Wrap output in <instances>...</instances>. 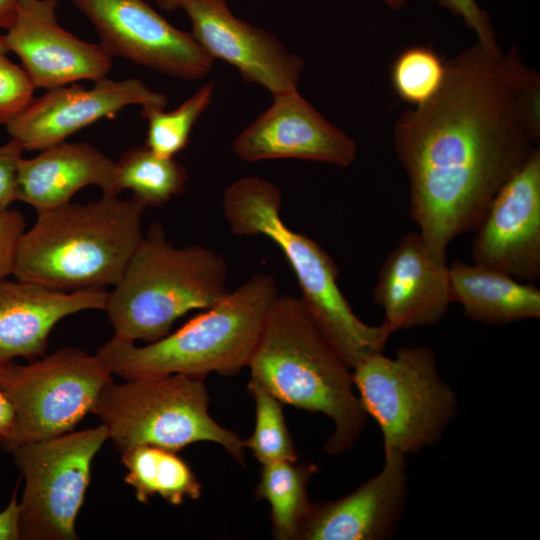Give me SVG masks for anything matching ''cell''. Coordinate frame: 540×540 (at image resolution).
<instances>
[{"label": "cell", "mask_w": 540, "mask_h": 540, "mask_svg": "<svg viewBox=\"0 0 540 540\" xmlns=\"http://www.w3.org/2000/svg\"><path fill=\"white\" fill-rule=\"evenodd\" d=\"M438 3L460 17L476 34L479 43L491 48L498 47L489 17L475 0H438Z\"/></svg>", "instance_id": "30"}, {"label": "cell", "mask_w": 540, "mask_h": 540, "mask_svg": "<svg viewBox=\"0 0 540 540\" xmlns=\"http://www.w3.org/2000/svg\"><path fill=\"white\" fill-rule=\"evenodd\" d=\"M121 454L128 471L124 481L134 488L139 502L147 504L150 498L160 496L172 505H181L185 499L201 496V483L176 451L142 445Z\"/></svg>", "instance_id": "22"}, {"label": "cell", "mask_w": 540, "mask_h": 540, "mask_svg": "<svg viewBox=\"0 0 540 540\" xmlns=\"http://www.w3.org/2000/svg\"><path fill=\"white\" fill-rule=\"evenodd\" d=\"M108 439L101 425L16 446L9 451L25 485L19 506L20 540H76L95 455Z\"/></svg>", "instance_id": "10"}, {"label": "cell", "mask_w": 540, "mask_h": 540, "mask_svg": "<svg viewBox=\"0 0 540 540\" xmlns=\"http://www.w3.org/2000/svg\"><path fill=\"white\" fill-rule=\"evenodd\" d=\"M226 279L222 255L200 245L177 248L155 222L108 292L104 311L114 336L152 343L187 312L210 308L225 297Z\"/></svg>", "instance_id": "6"}, {"label": "cell", "mask_w": 540, "mask_h": 540, "mask_svg": "<svg viewBox=\"0 0 540 540\" xmlns=\"http://www.w3.org/2000/svg\"><path fill=\"white\" fill-rule=\"evenodd\" d=\"M7 52H9V51H8L6 45H5L3 35H0V56L6 55Z\"/></svg>", "instance_id": "37"}, {"label": "cell", "mask_w": 540, "mask_h": 540, "mask_svg": "<svg viewBox=\"0 0 540 540\" xmlns=\"http://www.w3.org/2000/svg\"><path fill=\"white\" fill-rule=\"evenodd\" d=\"M19 0H0V29H7L13 22Z\"/></svg>", "instance_id": "34"}, {"label": "cell", "mask_w": 540, "mask_h": 540, "mask_svg": "<svg viewBox=\"0 0 540 540\" xmlns=\"http://www.w3.org/2000/svg\"><path fill=\"white\" fill-rule=\"evenodd\" d=\"M317 470L315 464L299 460L262 465L254 495L268 502L276 539L297 540L300 525L313 503L307 484Z\"/></svg>", "instance_id": "23"}, {"label": "cell", "mask_w": 540, "mask_h": 540, "mask_svg": "<svg viewBox=\"0 0 540 540\" xmlns=\"http://www.w3.org/2000/svg\"><path fill=\"white\" fill-rule=\"evenodd\" d=\"M25 226L21 212L14 209L0 211V280L13 273L17 247Z\"/></svg>", "instance_id": "29"}, {"label": "cell", "mask_w": 540, "mask_h": 540, "mask_svg": "<svg viewBox=\"0 0 540 540\" xmlns=\"http://www.w3.org/2000/svg\"><path fill=\"white\" fill-rule=\"evenodd\" d=\"M272 275L257 274L172 334L138 347L116 336L97 354L124 379L238 373L248 365L265 317L278 296Z\"/></svg>", "instance_id": "5"}, {"label": "cell", "mask_w": 540, "mask_h": 540, "mask_svg": "<svg viewBox=\"0 0 540 540\" xmlns=\"http://www.w3.org/2000/svg\"><path fill=\"white\" fill-rule=\"evenodd\" d=\"M192 24L191 34L214 60L235 66L242 78L272 96L296 90L305 67L271 32L236 17L226 0H179Z\"/></svg>", "instance_id": "12"}, {"label": "cell", "mask_w": 540, "mask_h": 540, "mask_svg": "<svg viewBox=\"0 0 540 540\" xmlns=\"http://www.w3.org/2000/svg\"><path fill=\"white\" fill-rule=\"evenodd\" d=\"M390 8L399 10L407 5L410 0H383Z\"/></svg>", "instance_id": "36"}, {"label": "cell", "mask_w": 540, "mask_h": 540, "mask_svg": "<svg viewBox=\"0 0 540 540\" xmlns=\"http://www.w3.org/2000/svg\"><path fill=\"white\" fill-rule=\"evenodd\" d=\"M373 298L391 335L437 324L452 303L448 263L430 252L418 231L407 233L384 260Z\"/></svg>", "instance_id": "18"}, {"label": "cell", "mask_w": 540, "mask_h": 540, "mask_svg": "<svg viewBox=\"0 0 540 540\" xmlns=\"http://www.w3.org/2000/svg\"><path fill=\"white\" fill-rule=\"evenodd\" d=\"M18 519L19 506L15 489L9 504L0 512V540H20Z\"/></svg>", "instance_id": "32"}, {"label": "cell", "mask_w": 540, "mask_h": 540, "mask_svg": "<svg viewBox=\"0 0 540 540\" xmlns=\"http://www.w3.org/2000/svg\"><path fill=\"white\" fill-rule=\"evenodd\" d=\"M452 303L468 319L503 325L540 317V289L502 271L459 260L448 265Z\"/></svg>", "instance_id": "21"}, {"label": "cell", "mask_w": 540, "mask_h": 540, "mask_svg": "<svg viewBox=\"0 0 540 540\" xmlns=\"http://www.w3.org/2000/svg\"><path fill=\"white\" fill-rule=\"evenodd\" d=\"M203 377L183 374L113 380L100 390L91 413L106 427L121 453L142 445L180 451L196 442L222 446L245 464L243 440L209 413Z\"/></svg>", "instance_id": "7"}, {"label": "cell", "mask_w": 540, "mask_h": 540, "mask_svg": "<svg viewBox=\"0 0 540 540\" xmlns=\"http://www.w3.org/2000/svg\"><path fill=\"white\" fill-rule=\"evenodd\" d=\"M94 83L90 89L74 83L60 86L34 98L6 125L11 138L24 150L40 151L100 119L114 117L126 106L165 109L168 103L165 95L139 79L116 81L105 77Z\"/></svg>", "instance_id": "14"}, {"label": "cell", "mask_w": 540, "mask_h": 540, "mask_svg": "<svg viewBox=\"0 0 540 540\" xmlns=\"http://www.w3.org/2000/svg\"><path fill=\"white\" fill-rule=\"evenodd\" d=\"M248 391L255 403V427L243 445L262 464L298 460L288 430L283 403L257 382L250 380Z\"/></svg>", "instance_id": "26"}, {"label": "cell", "mask_w": 540, "mask_h": 540, "mask_svg": "<svg viewBox=\"0 0 540 540\" xmlns=\"http://www.w3.org/2000/svg\"><path fill=\"white\" fill-rule=\"evenodd\" d=\"M282 195L260 176L242 177L223 192L222 209L231 232L263 235L283 252L295 273L301 301L314 323L350 368L382 351L388 336L381 325L364 323L338 285V268L316 241L290 229L280 215Z\"/></svg>", "instance_id": "4"}, {"label": "cell", "mask_w": 540, "mask_h": 540, "mask_svg": "<svg viewBox=\"0 0 540 540\" xmlns=\"http://www.w3.org/2000/svg\"><path fill=\"white\" fill-rule=\"evenodd\" d=\"M23 146L11 138L0 146V211L8 209L17 200L18 170Z\"/></svg>", "instance_id": "31"}, {"label": "cell", "mask_w": 540, "mask_h": 540, "mask_svg": "<svg viewBox=\"0 0 540 540\" xmlns=\"http://www.w3.org/2000/svg\"><path fill=\"white\" fill-rule=\"evenodd\" d=\"M233 150L245 162L301 159L342 168L357 155L354 140L297 89L274 95L271 106L235 138Z\"/></svg>", "instance_id": "16"}, {"label": "cell", "mask_w": 540, "mask_h": 540, "mask_svg": "<svg viewBox=\"0 0 540 540\" xmlns=\"http://www.w3.org/2000/svg\"><path fill=\"white\" fill-rule=\"evenodd\" d=\"M104 288L59 291L22 280H0V361L45 355L49 335L66 316L104 310Z\"/></svg>", "instance_id": "19"}, {"label": "cell", "mask_w": 540, "mask_h": 540, "mask_svg": "<svg viewBox=\"0 0 540 540\" xmlns=\"http://www.w3.org/2000/svg\"><path fill=\"white\" fill-rule=\"evenodd\" d=\"M16 424V411L6 394L0 389V444L12 436Z\"/></svg>", "instance_id": "33"}, {"label": "cell", "mask_w": 540, "mask_h": 540, "mask_svg": "<svg viewBox=\"0 0 540 540\" xmlns=\"http://www.w3.org/2000/svg\"><path fill=\"white\" fill-rule=\"evenodd\" d=\"M146 206L103 194L38 213L20 238L12 275L59 291L116 285L143 237Z\"/></svg>", "instance_id": "3"}, {"label": "cell", "mask_w": 540, "mask_h": 540, "mask_svg": "<svg viewBox=\"0 0 540 540\" xmlns=\"http://www.w3.org/2000/svg\"><path fill=\"white\" fill-rule=\"evenodd\" d=\"M115 187L133 192L146 207H159L184 191L187 171L175 158L162 157L146 146L131 147L115 162Z\"/></svg>", "instance_id": "24"}, {"label": "cell", "mask_w": 540, "mask_h": 540, "mask_svg": "<svg viewBox=\"0 0 540 540\" xmlns=\"http://www.w3.org/2000/svg\"><path fill=\"white\" fill-rule=\"evenodd\" d=\"M57 6V0H19L15 18L3 35L8 51L20 58L36 88L49 90L107 77L112 57L100 44L83 41L62 28Z\"/></svg>", "instance_id": "15"}, {"label": "cell", "mask_w": 540, "mask_h": 540, "mask_svg": "<svg viewBox=\"0 0 540 540\" xmlns=\"http://www.w3.org/2000/svg\"><path fill=\"white\" fill-rule=\"evenodd\" d=\"M215 84L207 82L176 109L166 112L160 108L142 109L147 120L145 146L155 154L174 158L189 144L191 131L197 120L208 108Z\"/></svg>", "instance_id": "25"}, {"label": "cell", "mask_w": 540, "mask_h": 540, "mask_svg": "<svg viewBox=\"0 0 540 540\" xmlns=\"http://www.w3.org/2000/svg\"><path fill=\"white\" fill-rule=\"evenodd\" d=\"M447 73V61L432 48L411 46L394 60L390 79L398 98L418 107L431 100L441 89Z\"/></svg>", "instance_id": "27"}, {"label": "cell", "mask_w": 540, "mask_h": 540, "mask_svg": "<svg viewBox=\"0 0 540 540\" xmlns=\"http://www.w3.org/2000/svg\"><path fill=\"white\" fill-rule=\"evenodd\" d=\"M35 88L22 66L0 56V125L6 126L31 103Z\"/></svg>", "instance_id": "28"}, {"label": "cell", "mask_w": 540, "mask_h": 540, "mask_svg": "<svg viewBox=\"0 0 540 540\" xmlns=\"http://www.w3.org/2000/svg\"><path fill=\"white\" fill-rule=\"evenodd\" d=\"M112 373L96 353L66 347L21 365L0 361V389L12 402L16 424L7 450L61 435L91 411Z\"/></svg>", "instance_id": "9"}, {"label": "cell", "mask_w": 540, "mask_h": 540, "mask_svg": "<svg viewBox=\"0 0 540 540\" xmlns=\"http://www.w3.org/2000/svg\"><path fill=\"white\" fill-rule=\"evenodd\" d=\"M115 162L85 143L66 141L40 150L31 159L22 158L18 170L17 200L31 205L38 213L70 202L88 185L103 194L118 195Z\"/></svg>", "instance_id": "20"}, {"label": "cell", "mask_w": 540, "mask_h": 540, "mask_svg": "<svg viewBox=\"0 0 540 540\" xmlns=\"http://www.w3.org/2000/svg\"><path fill=\"white\" fill-rule=\"evenodd\" d=\"M72 1L110 57L187 80L204 78L213 67L214 60L191 33L173 26L145 0Z\"/></svg>", "instance_id": "11"}, {"label": "cell", "mask_w": 540, "mask_h": 540, "mask_svg": "<svg viewBox=\"0 0 540 540\" xmlns=\"http://www.w3.org/2000/svg\"><path fill=\"white\" fill-rule=\"evenodd\" d=\"M474 263L532 283L540 278V149L493 199L471 243Z\"/></svg>", "instance_id": "13"}, {"label": "cell", "mask_w": 540, "mask_h": 540, "mask_svg": "<svg viewBox=\"0 0 540 540\" xmlns=\"http://www.w3.org/2000/svg\"><path fill=\"white\" fill-rule=\"evenodd\" d=\"M247 367L251 380L282 403L331 419L334 428L324 445L327 454L346 452L360 439L368 416L356 393L352 370L300 298L276 297Z\"/></svg>", "instance_id": "2"}, {"label": "cell", "mask_w": 540, "mask_h": 540, "mask_svg": "<svg viewBox=\"0 0 540 540\" xmlns=\"http://www.w3.org/2000/svg\"><path fill=\"white\" fill-rule=\"evenodd\" d=\"M540 139V77L515 48L477 41L447 61L439 92L404 111L393 141L409 181V211L430 252L475 232Z\"/></svg>", "instance_id": "1"}, {"label": "cell", "mask_w": 540, "mask_h": 540, "mask_svg": "<svg viewBox=\"0 0 540 540\" xmlns=\"http://www.w3.org/2000/svg\"><path fill=\"white\" fill-rule=\"evenodd\" d=\"M407 499V456L384 451L381 470L351 493L312 503L297 540L390 539L400 526Z\"/></svg>", "instance_id": "17"}, {"label": "cell", "mask_w": 540, "mask_h": 540, "mask_svg": "<svg viewBox=\"0 0 540 540\" xmlns=\"http://www.w3.org/2000/svg\"><path fill=\"white\" fill-rule=\"evenodd\" d=\"M352 378L365 413L381 430L384 451L417 454L438 443L456 417L457 394L428 346L402 347L394 357L371 354Z\"/></svg>", "instance_id": "8"}, {"label": "cell", "mask_w": 540, "mask_h": 540, "mask_svg": "<svg viewBox=\"0 0 540 540\" xmlns=\"http://www.w3.org/2000/svg\"><path fill=\"white\" fill-rule=\"evenodd\" d=\"M158 6L166 11H174L179 9V0H154Z\"/></svg>", "instance_id": "35"}]
</instances>
